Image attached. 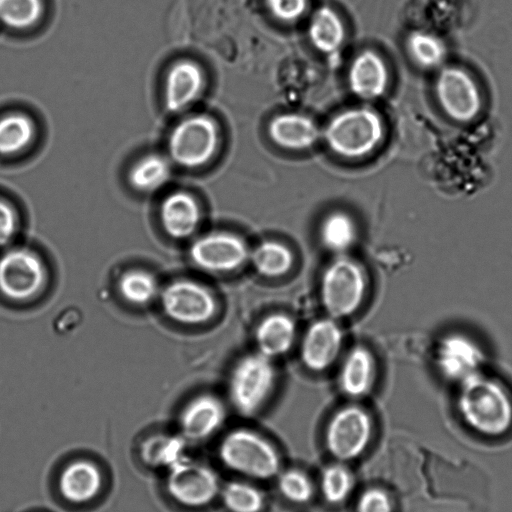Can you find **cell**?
<instances>
[{"instance_id": "obj_1", "label": "cell", "mask_w": 512, "mask_h": 512, "mask_svg": "<svg viewBox=\"0 0 512 512\" xmlns=\"http://www.w3.org/2000/svg\"><path fill=\"white\" fill-rule=\"evenodd\" d=\"M458 408L465 423L486 436H500L512 424L511 399L507 391L492 379L472 377L466 380Z\"/></svg>"}, {"instance_id": "obj_2", "label": "cell", "mask_w": 512, "mask_h": 512, "mask_svg": "<svg viewBox=\"0 0 512 512\" xmlns=\"http://www.w3.org/2000/svg\"><path fill=\"white\" fill-rule=\"evenodd\" d=\"M222 464L232 472L256 480H268L279 474L281 460L274 445L247 428L228 432L218 447Z\"/></svg>"}, {"instance_id": "obj_3", "label": "cell", "mask_w": 512, "mask_h": 512, "mask_svg": "<svg viewBox=\"0 0 512 512\" xmlns=\"http://www.w3.org/2000/svg\"><path fill=\"white\" fill-rule=\"evenodd\" d=\"M366 288L367 279L362 266L349 257L339 256L321 276L320 297L331 318H344L361 306Z\"/></svg>"}, {"instance_id": "obj_4", "label": "cell", "mask_w": 512, "mask_h": 512, "mask_svg": "<svg viewBox=\"0 0 512 512\" xmlns=\"http://www.w3.org/2000/svg\"><path fill=\"white\" fill-rule=\"evenodd\" d=\"M276 373L271 358L257 352L241 358L229 379V397L235 410L246 417L257 414L275 385Z\"/></svg>"}, {"instance_id": "obj_5", "label": "cell", "mask_w": 512, "mask_h": 512, "mask_svg": "<svg viewBox=\"0 0 512 512\" xmlns=\"http://www.w3.org/2000/svg\"><path fill=\"white\" fill-rule=\"evenodd\" d=\"M48 270L42 257L27 247H10L0 254V294L11 302L25 303L45 288Z\"/></svg>"}, {"instance_id": "obj_6", "label": "cell", "mask_w": 512, "mask_h": 512, "mask_svg": "<svg viewBox=\"0 0 512 512\" xmlns=\"http://www.w3.org/2000/svg\"><path fill=\"white\" fill-rule=\"evenodd\" d=\"M373 433L371 415L358 405H347L329 419L324 434L325 447L339 462L351 461L367 450Z\"/></svg>"}, {"instance_id": "obj_7", "label": "cell", "mask_w": 512, "mask_h": 512, "mask_svg": "<svg viewBox=\"0 0 512 512\" xmlns=\"http://www.w3.org/2000/svg\"><path fill=\"white\" fill-rule=\"evenodd\" d=\"M159 302L164 315L182 325H200L210 321L217 310L212 292L192 279L180 278L161 288Z\"/></svg>"}, {"instance_id": "obj_8", "label": "cell", "mask_w": 512, "mask_h": 512, "mask_svg": "<svg viewBox=\"0 0 512 512\" xmlns=\"http://www.w3.org/2000/svg\"><path fill=\"white\" fill-rule=\"evenodd\" d=\"M382 135L379 117L368 109L350 110L329 124L326 138L331 148L347 157L368 153Z\"/></svg>"}, {"instance_id": "obj_9", "label": "cell", "mask_w": 512, "mask_h": 512, "mask_svg": "<svg viewBox=\"0 0 512 512\" xmlns=\"http://www.w3.org/2000/svg\"><path fill=\"white\" fill-rule=\"evenodd\" d=\"M217 143L212 120L203 115L191 116L179 122L168 138V151L177 164L194 168L207 162Z\"/></svg>"}, {"instance_id": "obj_10", "label": "cell", "mask_w": 512, "mask_h": 512, "mask_svg": "<svg viewBox=\"0 0 512 512\" xmlns=\"http://www.w3.org/2000/svg\"><path fill=\"white\" fill-rule=\"evenodd\" d=\"M166 485L177 503L190 508L210 504L221 490L219 478L212 468L187 459L171 467Z\"/></svg>"}, {"instance_id": "obj_11", "label": "cell", "mask_w": 512, "mask_h": 512, "mask_svg": "<svg viewBox=\"0 0 512 512\" xmlns=\"http://www.w3.org/2000/svg\"><path fill=\"white\" fill-rule=\"evenodd\" d=\"M189 258L200 270L225 273L241 267L249 259V250L246 243L235 234L211 232L192 242Z\"/></svg>"}, {"instance_id": "obj_12", "label": "cell", "mask_w": 512, "mask_h": 512, "mask_svg": "<svg viewBox=\"0 0 512 512\" xmlns=\"http://www.w3.org/2000/svg\"><path fill=\"white\" fill-rule=\"evenodd\" d=\"M436 89L442 107L452 118L468 121L479 111L477 87L463 70L454 67L444 69L439 75Z\"/></svg>"}, {"instance_id": "obj_13", "label": "cell", "mask_w": 512, "mask_h": 512, "mask_svg": "<svg viewBox=\"0 0 512 512\" xmlns=\"http://www.w3.org/2000/svg\"><path fill=\"white\" fill-rule=\"evenodd\" d=\"M343 334L333 318L313 322L305 332L301 345V359L311 371L327 369L337 358Z\"/></svg>"}, {"instance_id": "obj_14", "label": "cell", "mask_w": 512, "mask_h": 512, "mask_svg": "<svg viewBox=\"0 0 512 512\" xmlns=\"http://www.w3.org/2000/svg\"><path fill=\"white\" fill-rule=\"evenodd\" d=\"M226 417L224 404L215 395L202 393L192 398L180 414V428L185 438L202 441L223 425Z\"/></svg>"}, {"instance_id": "obj_15", "label": "cell", "mask_w": 512, "mask_h": 512, "mask_svg": "<svg viewBox=\"0 0 512 512\" xmlns=\"http://www.w3.org/2000/svg\"><path fill=\"white\" fill-rule=\"evenodd\" d=\"M159 217L165 233L176 240H184L198 229L201 211L196 199L185 191H174L165 196L159 208Z\"/></svg>"}, {"instance_id": "obj_16", "label": "cell", "mask_w": 512, "mask_h": 512, "mask_svg": "<svg viewBox=\"0 0 512 512\" xmlns=\"http://www.w3.org/2000/svg\"><path fill=\"white\" fill-rule=\"evenodd\" d=\"M203 77L200 68L191 61L180 60L166 71L163 100L166 109L175 113L183 110L198 95Z\"/></svg>"}, {"instance_id": "obj_17", "label": "cell", "mask_w": 512, "mask_h": 512, "mask_svg": "<svg viewBox=\"0 0 512 512\" xmlns=\"http://www.w3.org/2000/svg\"><path fill=\"white\" fill-rule=\"evenodd\" d=\"M102 486L98 467L90 461L79 460L70 463L59 478L61 495L69 502L81 504L95 498Z\"/></svg>"}, {"instance_id": "obj_18", "label": "cell", "mask_w": 512, "mask_h": 512, "mask_svg": "<svg viewBox=\"0 0 512 512\" xmlns=\"http://www.w3.org/2000/svg\"><path fill=\"white\" fill-rule=\"evenodd\" d=\"M375 364L371 352L364 346H355L345 357L339 374L342 392L351 398L366 396L374 382Z\"/></svg>"}, {"instance_id": "obj_19", "label": "cell", "mask_w": 512, "mask_h": 512, "mask_svg": "<svg viewBox=\"0 0 512 512\" xmlns=\"http://www.w3.org/2000/svg\"><path fill=\"white\" fill-rule=\"evenodd\" d=\"M296 326L290 316L275 313L265 317L255 330L258 352L268 358L287 353L292 347Z\"/></svg>"}, {"instance_id": "obj_20", "label": "cell", "mask_w": 512, "mask_h": 512, "mask_svg": "<svg viewBox=\"0 0 512 512\" xmlns=\"http://www.w3.org/2000/svg\"><path fill=\"white\" fill-rule=\"evenodd\" d=\"M349 80L352 90L358 96L366 99L375 98L385 90L386 68L377 55L367 51L353 62Z\"/></svg>"}, {"instance_id": "obj_21", "label": "cell", "mask_w": 512, "mask_h": 512, "mask_svg": "<svg viewBox=\"0 0 512 512\" xmlns=\"http://www.w3.org/2000/svg\"><path fill=\"white\" fill-rule=\"evenodd\" d=\"M269 131L277 144L292 149L308 147L318 136V129L310 119L295 114L276 117L272 120Z\"/></svg>"}, {"instance_id": "obj_22", "label": "cell", "mask_w": 512, "mask_h": 512, "mask_svg": "<svg viewBox=\"0 0 512 512\" xmlns=\"http://www.w3.org/2000/svg\"><path fill=\"white\" fill-rule=\"evenodd\" d=\"M157 277L142 268H133L123 272L117 281V291L128 304L141 307L159 298L161 291Z\"/></svg>"}, {"instance_id": "obj_23", "label": "cell", "mask_w": 512, "mask_h": 512, "mask_svg": "<svg viewBox=\"0 0 512 512\" xmlns=\"http://www.w3.org/2000/svg\"><path fill=\"white\" fill-rule=\"evenodd\" d=\"M171 168L168 160L160 154L150 153L139 158L130 168L128 180L140 192L157 191L169 179Z\"/></svg>"}, {"instance_id": "obj_24", "label": "cell", "mask_w": 512, "mask_h": 512, "mask_svg": "<svg viewBox=\"0 0 512 512\" xmlns=\"http://www.w3.org/2000/svg\"><path fill=\"white\" fill-rule=\"evenodd\" d=\"M35 137V125L26 114L14 112L0 117V155L11 156L25 150Z\"/></svg>"}, {"instance_id": "obj_25", "label": "cell", "mask_w": 512, "mask_h": 512, "mask_svg": "<svg viewBox=\"0 0 512 512\" xmlns=\"http://www.w3.org/2000/svg\"><path fill=\"white\" fill-rule=\"evenodd\" d=\"M249 259L255 270L265 277L275 278L291 270L294 258L291 250L283 243L268 240L249 252Z\"/></svg>"}, {"instance_id": "obj_26", "label": "cell", "mask_w": 512, "mask_h": 512, "mask_svg": "<svg viewBox=\"0 0 512 512\" xmlns=\"http://www.w3.org/2000/svg\"><path fill=\"white\" fill-rule=\"evenodd\" d=\"M319 235L328 250L343 253L354 244L357 229L350 216L343 212H334L321 223Z\"/></svg>"}, {"instance_id": "obj_27", "label": "cell", "mask_w": 512, "mask_h": 512, "mask_svg": "<svg viewBox=\"0 0 512 512\" xmlns=\"http://www.w3.org/2000/svg\"><path fill=\"white\" fill-rule=\"evenodd\" d=\"M309 34L313 44L319 50L332 52L342 42L343 26L333 10L322 7L312 18Z\"/></svg>"}, {"instance_id": "obj_28", "label": "cell", "mask_w": 512, "mask_h": 512, "mask_svg": "<svg viewBox=\"0 0 512 512\" xmlns=\"http://www.w3.org/2000/svg\"><path fill=\"white\" fill-rule=\"evenodd\" d=\"M223 505L229 512H261L265 505L263 492L244 481H230L220 490Z\"/></svg>"}, {"instance_id": "obj_29", "label": "cell", "mask_w": 512, "mask_h": 512, "mask_svg": "<svg viewBox=\"0 0 512 512\" xmlns=\"http://www.w3.org/2000/svg\"><path fill=\"white\" fill-rule=\"evenodd\" d=\"M42 0H0V22L24 30L34 26L43 15Z\"/></svg>"}, {"instance_id": "obj_30", "label": "cell", "mask_w": 512, "mask_h": 512, "mask_svg": "<svg viewBox=\"0 0 512 512\" xmlns=\"http://www.w3.org/2000/svg\"><path fill=\"white\" fill-rule=\"evenodd\" d=\"M353 488L354 477L345 465L335 463L323 469L320 476V490L328 504L343 503L350 496Z\"/></svg>"}, {"instance_id": "obj_31", "label": "cell", "mask_w": 512, "mask_h": 512, "mask_svg": "<svg viewBox=\"0 0 512 512\" xmlns=\"http://www.w3.org/2000/svg\"><path fill=\"white\" fill-rule=\"evenodd\" d=\"M277 486L281 495L295 504H305L314 495L311 479L298 469H288L278 474Z\"/></svg>"}, {"instance_id": "obj_32", "label": "cell", "mask_w": 512, "mask_h": 512, "mask_svg": "<svg viewBox=\"0 0 512 512\" xmlns=\"http://www.w3.org/2000/svg\"><path fill=\"white\" fill-rule=\"evenodd\" d=\"M412 57L424 67L438 65L445 54L443 44L433 35L424 32L413 33L408 40Z\"/></svg>"}, {"instance_id": "obj_33", "label": "cell", "mask_w": 512, "mask_h": 512, "mask_svg": "<svg viewBox=\"0 0 512 512\" xmlns=\"http://www.w3.org/2000/svg\"><path fill=\"white\" fill-rule=\"evenodd\" d=\"M156 446L152 444L148 448V454H151L149 460L151 461L156 456L155 464H166L172 467L176 463L185 459L181 454L183 445L178 439H171L164 437L156 440Z\"/></svg>"}, {"instance_id": "obj_34", "label": "cell", "mask_w": 512, "mask_h": 512, "mask_svg": "<svg viewBox=\"0 0 512 512\" xmlns=\"http://www.w3.org/2000/svg\"><path fill=\"white\" fill-rule=\"evenodd\" d=\"M356 512H393L388 493L379 487H369L358 497Z\"/></svg>"}, {"instance_id": "obj_35", "label": "cell", "mask_w": 512, "mask_h": 512, "mask_svg": "<svg viewBox=\"0 0 512 512\" xmlns=\"http://www.w3.org/2000/svg\"><path fill=\"white\" fill-rule=\"evenodd\" d=\"M19 230V217L15 208L0 197V248L11 244Z\"/></svg>"}, {"instance_id": "obj_36", "label": "cell", "mask_w": 512, "mask_h": 512, "mask_svg": "<svg viewBox=\"0 0 512 512\" xmlns=\"http://www.w3.org/2000/svg\"><path fill=\"white\" fill-rule=\"evenodd\" d=\"M308 0H266L271 12L279 19L291 21L303 14Z\"/></svg>"}]
</instances>
